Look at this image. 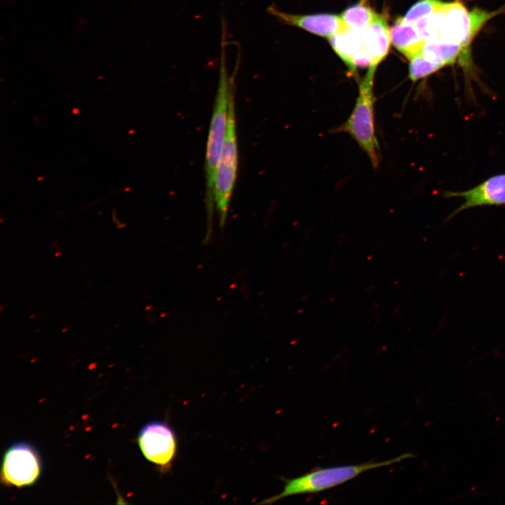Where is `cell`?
Returning a JSON list of instances; mask_svg holds the SVG:
<instances>
[{
  "mask_svg": "<svg viewBox=\"0 0 505 505\" xmlns=\"http://www.w3.org/2000/svg\"><path fill=\"white\" fill-rule=\"evenodd\" d=\"M222 36L219 82L209 126L205 159V199L208 221L206 241H209L211 236L216 172L226 135L229 102L231 93L235 90V75L239 62L238 59L234 72L229 76L226 65V33L223 32Z\"/></svg>",
  "mask_w": 505,
  "mask_h": 505,
  "instance_id": "1",
  "label": "cell"
},
{
  "mask_svg": "<svg viewBox=\"0 0 505 505\" xmlns=\"http://www.w3.org/2000/svg\"><path fill=\"white\" fill-rule=\"evenodd\" d=\"M499 11L488 12L478 8L469 11L459 1L444 2L433 14L415 23L426 41H447L469 46L485 24Z\"/></svg>",
  "mask_w": 505,
  "mask_h": 505,
  "instance_id": "2",
  "label": "cell"
},
{
  "mask_svg": "<svg viewBox=\"0 0 505 505\" xmlns=\"http://www.w3.org/2000/svg\"><path fill=\"white\" fill-rule=\"evenodd\" d=\"M376 66L368 67L359 84L358 95L351 113L332 133L349 135L368 157L372 166L377 169L380 163V148L375 132L373 82Z\"/></svg>",
  "mask_w": 505,
  "mask_h": 505,
  "instance_id": "3",
  "label": "cell"
},
{
  "mask_svg": "<svg viewBox=\"0 0 505 505\" xmlns=\"http://www.w3.org/2000/svg\"><path fill=\"white\" fill-rule=\"evenodd\" d=\"M412 457V454L405 453L382 462L371 461L358 464L315 469L302 476L285 480L281 493L264 500L260 504H273L290 496L318 493L349 481L368 470L388 466Z\"/></svg>",
  "mask_w": 505,
  "mask_h": 505,
  "instance_id": "4",
  "label": "cell"
},
{
  "mask_svg": "<svg viewBox=\"0 0 505 505\" xmlns=\"http://www.w3.org/2000/svg\"><path fill=\"white\" fill-rule=\"evenodd\" d=\"M238 142L235 112V90L231 93L226 135L219 159L215 187V206L221 229L226 223L231 198L234 191L238 170Z\"/></svg>",
  "mask_w": 505,
  "mask_h": 505,
  "instance_id": "5",
  "label": "cell"
},
{
  "mask_svg": "<svg viewBox=\"0 0 505 505\" xmlns=\"http://www.w3.org/2000/svg\"><path fill=\"white\" fill-rule=\"evenodd\" d=\"M138 444L147 460L163 471L170 468L177 453V443L170 426L159 422L146 424L139 434Z\"/></svg>",
  "mask_w": 505,
  "mask_h": 505,
  "instance_id": "6",
  "label": "cell"
},
{
  "mask_svg": "<svg viewBox=\"0 0 505 505\" xmlns=\"http://www.w3.org/2000/svg\"><path fill=\"white\" fill-rule=\"evenodd\" d=\"M40 474V461L34 450L25 443L15 444L6 452L2 464V480L22 487L34 483Z\"/></svg>",
  "mask_w": 505,
  "mask_h": 505,
  "instance_id": "7",
  "label": "cell"
},
{
  "mask_svg": "<svg viewBox=\"0 0 505 505\" xmlns=\"http://www.w3.org/2000/svg\"><path fill=\"white\" fill-rule=\"evenodd\" d=\"M447 198L460 197L463 203L448 217V220L457 214L476 207L499 206L505 205V173L493 175L476 187L461 191H445Z\"/></svg>",
  "mask_w": 505,
  "mask_h": 505,
  "instance_id": "8",
  "label": "cell"
},
{
  "mask_svg": "<svg viewBox=\"0 0 505 505\" xmlns=\"http://www.w3.org/2000/svg\"><path fill=\"white\" fill-rule=\"evenodd\" d=\"M267 11L286 25L329 39L350 29L340 15L335 14H290L281 11L274 5L269 6Z\"/></svg>",
  "mask_w": 505,
  "mask_h": 505,
  "instance_id": "9",
  "label": "cell"
},
{
  "mask_svg": "<svg viewBox=\"0 0 505 505\" xmlns=\"http://www.w3.org/2000/svg\"><path fill=\"white\" fill-rule=\"evenodd\" d=\"M361 36L363 48L371 59V66L377 67L387 55L391 43L385 17L378 15L371 24L361 31Z\"/></svg>",
  "mask_w": 505,
  "mask_h": 505,
  "instance_id": "10",
  "label": "cell"
},
{
  "mask_svg": "<svg viewBox=\"0 0 505 505\" xmlns=\"http://www.w3.org/2000/svg\"><path fill=\"white\" fill-rule=\"evenodd\" d=\"M393 46L409 60L421 53L426 41L415 24L398 18L390 29Z\"/></svg>",
  "mask_w": 505,
  "mask_h": 505,
  "instance_id": "11",
  "label": "cell"
},
{
  "mask_svg": "<svg viewBox=\"0 0 505 505\" xmlns=\"http://www.w3.org/2000/svg\"><path fill=\"white\" fill-rule=\"evenodd\" d=\"M469 52L457 43L429 41L425 42L421 53L426 60L445 67L454 64L460 58H464L466 65Z\"/></svg>",
  "mask_w": 505,
  "mask_h": 505,
  "instance_id": "12",
  "label": "cell"
},
{
  "mask_svg": "<svg viewBox=\"0 0 505 505\" xmlns=\"http://www.w3.org/2000/svg\"><path fill=\"white\" fill-rule=\"evenodd\" d=\"M330 44L351 71L356 72L354 59L363 51L361 31L349 29L330 38Z\"/></svg>",
  "mask_w": 505,
  "mask_h": 505,
  "instance_id": "13",
  "label": "cell"
},
{
  "mask_svg": "<svg viewBox=\"0 0 505 505\" xmlns=\"http://www.w3.org/2000/svg\"><path fill=\"white\" fill-rule=\"evenodd\" d=\"M378 15L363 1L347 8L340 16L350 29L362 31L371 24Z\"/></svg>",
  "mask_w": 505,
  "mask_h": 505,
  "instance_id": "14",
  "label": "cell"
},
{
  "mask_svg": "<svg viewBox=\"0 0 505 505\" xmlns=\"http://www.w3.org/2000/svg\"><path fill=\"white\" fill-rule=\"evenodd\" d=\"M410 60L409 78L412 82L424 79L443 68L440 65L426 60L421 53Z\"/></svg>",
  "mask_w": 505,
  "mask_h": 505,
  "instance_id": "15",
  "label": "cell"
},
{
  "mask_svg": "<svg viewBox=\"0 0 505 505\" xmlns=\"http://www.w3.org/2000/svg\"><path fill=\"white\" fill-rule=\"evenodd\" d=\"M443 4L444 1L440 0H419L410 8L403 18L415 24L436 13Z\"/></svg>",
  "mask_w": 505,
  "mask_h": 505,
  "instance_id": "16",
  "label": "cell"
}]
</instances>
